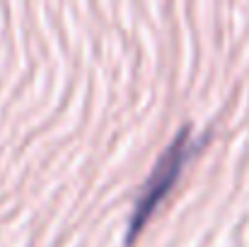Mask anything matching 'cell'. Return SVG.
Listing matches in <instances>:
<instances>
[{"instance_id": "1", "label": "cell", "mask_w": 249, "mask_h": 247, "mask_svg": "<svg viewBox=\"0 0 249 247\" xmlns=\"http://www.w3.org/2000/svg\"><path fill=\"white\" fill-rule=\"evenodd\" d=\"M194 146H196V138L189 133V126H184L172 138V143L162 151V155L158 158L155 167L150 170L148 179L138 189V196H136V204H133L131 218H128V238H133L145 226V221L153 216L155 206L169 194L172 184L177 182L181 167L186 165V158L194 151Z\"/></svg>"}]
</instances>
